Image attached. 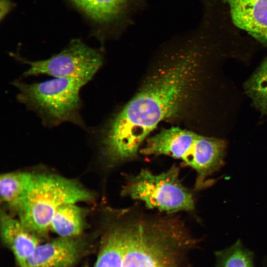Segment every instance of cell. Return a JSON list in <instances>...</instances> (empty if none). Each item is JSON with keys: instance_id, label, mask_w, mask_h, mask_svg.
Segmentation results:
<instances>
[{"instance_id": "6da1fadb", "label": "cell", "mask_w": 267, "mask_h": 267, "mask_svg": "<svg viewBox=\"0 0 267 267\" xmlns=\"http://www.w3.org/2000/svg\"><path fill=\"white\" fill-rule=\"evenodd\" d=\"M197 57L191 50L178 55L155 73L101 130L104 152L111 161L134 157L158 124L181 109L195 82Z\"/></svg>"}, {"instance_id": "7a4b0ae2", "label": "cell", "mask_w": 267, "mask_h": 267, "mask_svg": "<svg viewBox=\"0 0 267 267\" xmlns=\"http://www.w3.org/2000/svg\"><path fill=\"white\" fill-rule=\"evenodd\" d=\"M122 214L118 220L123 239V267L172 265L171 253L192 242L183 222L174 216Z\"/></svg>"}, {"instance_id": "3957f363", "label": "cell", "mask_w": 267, "mask_h": 267, "mask_svg": "<svg viewBox=\"0 0 267 267\" xmlns=\"http://www.w3.org/2000/svg\"><path fill=\"white\" fill-rule=\"evenodd\" d=\"M11 84L18 90L17 101L35 113L44 127L53 128L70 123L86 128L81 113L83 103L80 91L86 85L83 82L53 78L32 83L16 79Z\"/></svg>"}, {"instance_id": "277c9868", "label": "cell", "mask_w": 267, "mask_h": 267, "mask_svg": "<svg viewBox=\"0 0 267 267\" xmlns=\"http://www.w3.org/2000/svg\"><path fill=\"white\" fill-rule=\"evenodd\" d=\"M226 147L223 139L173 127L146 140L139 152L146 155H164L181 160L195 171V188L200 189L207 184V178L222 166Z\"/></svg>"}, {"instance_id": "5b68a950", "label": "cell", "mask_w": 267, "mask_h": 267, "mask_svg": "<svg viewBox=\"0 0 267 267\" xmlns=\"http://www.w3.org/2000/svg\"><path fill=\"white\" fill-rule=\"evenodd\" d=\"M91 198L90 192L75 181L53 174H34L15 209L22 223L40 237L50 229L52 219L61 206Z\"/></svg>"}, {"instance_id": "8992f818", "label": "cell", "mask_w": 267, "mask_h": 267, "mask_svg": "<svg viewBox=\"0 0 267 267\" xmlns=\"http://www.w3.org/2000/svg\"><path fill=\"white\" fill-rule=\"evenodd\" d=\"M179 172L176 166L159 174L142 170L127 179L121 194L168 214L192 211L195 206L193 196L182 184Z\"/></svg>"}, {"instance_id": "52a82bcc", "label": "cell", "mask_w": 267, "mask_h": 267, "mask_svg": "<svg viewBox=\"0 0 267 267\" xmlns=\"http://www.w3.org/2000/svg\"><path fill=\"white\" fill-rule=\"evenodd\" d=\"M15 55L28 68L23 77L44 75L53 78H69L90 82L99 70L103 57L99 50L89 46L79 39L72 40L59 52L43 60L30 61Z\"/></svg>"}, {"instance_id": "ba28073f", "label": "cell", "mask_w": 267, "mask_h": 267, "mask_svg": "<svg viewBox=\"0 0 267 267\" xmlns=\"http://www.w3.org/2000/svg\"><path fill=\"white\" fill-rule=\"evenodd\" d=\"M86 246L80 236H58L40 243L21 267H72L81 257Z\"/></svg>"}, {"instance_id": "9c48e42d", "label": "cell", "mask_w": 267, "mask_h": 267, "mask_svg": "<svg viewBox=\"0 0 267 267\" xmlns=\"http://www.w3.org/2000/svg\"><path fill=\"white\" fill-rule=\"evenodd\" d=\"M227 5L233 24L267 45V0H215Z\"/></svg>"}, {"instance_id": "30bf717a", "label": "cell", "mask_w": 267, "mask_h": 267, "mask_svg": "<svg viewBox=\"0 0 267 267\" xmlns=\"http://www.w3.org/2000/svg\"><path fill=\"white\" fill-rule=\"evenodd\" d=\"M0 236L13 254L16 267L23 266L40 244L39 236L26 227L18 219L0 214Z\"/></svg>"}, {"instance_id": "8fae6325", "label": "cell", "mask_w": 267, "mask_h": 267, "mask_svg": "<svg viewBox=\"0 0 267 267\" xmlns=\"http://www.w3.org/2000/svg\"><path fill=\"white\" fill-rule=\"evenodd\" d=\"M94 23L109 26L122 20L129 13L132 0H71Z\"/></svg>"}, {"instance_id": "7c38bea8", "label": "cell", "mask_w": 267, "mask_h": 267, "mask_svg": "<svg viewBox=\"0 0 267 267\" xmlns=\"http://www.w3.org/2000/svg\"><path fill=\"white\" fill-rule=\"evenodd\" d=\"M123 235L118 220L103 236L94 267H123Z\"/></svg>"}, {"instance_id": "4fadbf2b", "label": "cell", "mask_w": 267, "mask_h": 267, "mask_svg": "<svg viewBox=\"0 0 267 267\" xmlns=\"http://www.w3.org/2000/svg\"><path fill=\"white\" fill-rule=\"evenodd\" d=\"M86 226L85 211L76 204H67L59 208L54 215L50 228L58 236H80Z\"/></svg>"}, {"instance_id": "5bb4252c", "label": "cell", "mask_w": 267, "mask_h": 267, "mask_svg": "<svg viewBox=\"0 0 267 267\" xmlns=\"http://www.w3.org/2000/svg\"><path fill=\"white\" fill-rule=\"evenodd\" d=\"M34 175L26 172H11L1 175V201L16 208L29 189Z\"/></svg>"}, {"instance_id": "9a60e30c", "label": "cell", "mask_w": 267, "mask_h": 267, "mask_svg": "<svg viewBox=\"0 0 267 267\" xmlns=\"http://www.w3.org/2000/svg\"><path fill=\"white\" fill-rule=\"evenodd\" d=\"M244 90L254 106L267 111V57L245 83Z\"/></svg>"}, {"instance_id": "2e32d148", "label": "cell", "mask_w": 267, "mask_h": 267, "mask_svg": "<svg viewBox=\"0 0 267 267\" xmlns=\"http://www.w3.org/2000/svg\"><path fill=\"white\" fill-rule=\"evenodd\" d=\"M215 267H254V254L240 240L229 247L215 253Z\"/></svg>"}, {"instance_id": "e0dca14e", "label": "cell", "mask_w": 267, "mask_h": 267, "mask_svg": "<svg viewBox=\"0 0 267 267\" xmlns=\"http://www.w3.org/2000/svg\"><path fill=\"white\" fill-rule=\"evenodd\" d=\"M11 7L12 3L9 0H0L1 20L9 12Z\"/></svg>"}, {"instance_id": "ac0fdd59", "label": "cell", "mask_w": 267, "mask_h": 267, "mask_svg": "<svg viewBox=\"0 0 267 267\" xmlns=\"http://www.w3.org/2000/svg\"><path fill=\"white\" fill-rule=\"evenodd\" d=\"M160 267H174L173 266H172V265H170L163 266H161Z\"/></svg>"}, {"instance_id": "d6986e66", "label": "cell", "mask_w": 267, "mask_h": 267, "mask_svg": "<svg viewBox=\"0 0 267 267\" xmlns=\"http://www.w3.org/2000/svg\"><path fill=\"white\" fill-rule=\"evenodd\" d=\"M266 267H267V265L266 266Z\"/></svg>"}]
</instances>
